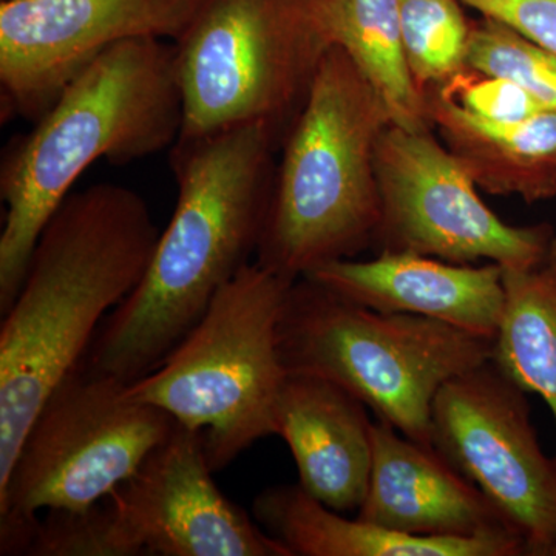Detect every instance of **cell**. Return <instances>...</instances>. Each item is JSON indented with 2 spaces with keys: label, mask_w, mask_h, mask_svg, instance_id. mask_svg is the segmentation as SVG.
<instances>
[{
  "label": "cell",
  "mask_w": 556,
  "mask_h": 556,
  "mask_svg": "<svg viewBox=\"0 0 556 556\" xmlns=\"http://www.w3.org/2000/svg\"><path fill=\"white\" fill-rule=\"evenodd\" d=\"M160 233L144 199L113 182L70 193L51 215L0 325V482L54 388L86 361L105 314L146 276Z\"/></svg>",
  "instance_id": "obj_1"
},
{
  "label": "cell",
  "mask_w": 556,
  "mask_h": 556,
  "mask_svg": "<svg viewBox=\"0 0 556 556\" xmlns=\"http://www.w3.org/2000/svg\"><path fill=\"white\" fill-rule=\"evenodd\" d=\"M273 127L249 124L175 141L174 215L146 276L102 324L84 368L124 383L144 378L257 255L273 190Z\"/></svg>",
  "instance_id": "obj_2"
},
{
  "label": "cell",
  "mask_w": 556,
  "mask_h": 556,
  "mask_svg": "<svg viewBox=\"0 0 556 556\" xmlns=\"http://www.w3.org/2000/svg\"><path fill=\"white\" fill-rule=\"evenodd\" d=\"M182 101L174 43L123 40L62 90L0 170V314L10 308L42 229L97 161L129 163L177 141Z\"/></svg>",
  "instance_id": "obj_3"
},
{
  "label": "cell",
  "mask_w": 556,
  "mask_h": 556,
  "mask_svg": "<svg viewBox=\"0 0 556 556\" xmlns=\"http://www.w3.org/2000/svg\"><path fill=\"white\" fill-rule=\"evenodd\" d=\"M391 124L387 105L353 60L329 47L273 181L258 265L295 281L375 241L376 146Z\"/></svg>",
  "instance_id": "obj_4"
},
{
  "label": "cell",
  "mask_w": 556,
  "mask_h": 556,
  "mask_svg": "<svg viewBox=\"0 0 556 556\" xmlns=\"http://www.w3.org/2000/svg\"><path fill=\"white\" fill-rule=\"evenodd\" d=\"M278 346L287 372L338 383L428 447L439 390L495 351L493 340L433 318L365 308L308 277L289 288Z\"/></svg>",
  "instance_id": "obj_5"
},
{
  "label": "cell",
  "mask_w": 556,
  "mask_h": 556,
  "mask_svg": "<svg viewBox=\"0 0 556 556\" xmlns=\"http://www.w3.org/2000/svg\"><path fill=\"white\" fill-rule=\"evenodd\" d=\"M292 283L257 262L249 263L219 289L159 367L127 383V396L201 433L214 471L274 434L288 375L278 324Z\"/></svg>",
  "instance_id": "obj_6"
},
{
  "label": "cell",
  "mask_w": 556,
  "mask_h": 556,
  "mask_svg": "<svg viewBox=\"0 0 556 556\" xmlns=\"http://www.w3.org/2000/svg\"><path fill=\"white\" fill-rule=\"evenodd\" d=\"M182 101L177 141L276 126L329 47L302 0H203L174 43Z\"/></svg>",
  "instance_id": "obj_7"
},
{
  "label": "cell",
  "mask_w": 556,
  "mask_h": 556,
  "mask_svg": "<svg viewBox=\"0 0 556 556\" xmlns=\"http://www.w3.org/2000/svg\"><path fill=\"white\" fill-rule=\"evenodd\" d=\"M126 387L80 365L54 388L0 482V532L42 510L101 503L169 437L174 417L134 401Z\"/></svg>",
  "instance_id": "obj_8"
},
{
  "label": "cell",
  "mask_w": 556,
  "mask_h": 556,
  "mask_svg": "<svg viewBox=\"0 0 556 556\" xmlns=\"http://www.w3.org/2000/svg\"><path fill=\"white\" fill-rule=\"evenodd\" d=\"M382 252H415L457 265L479 260L503 269L543 262L551 225L511 226L479 199L477 182L450 150L426 131L388 126L376 146Z\"/></svg>",
  "instance_id": "obj_9"
},
{
  "label": "cell",
  "mask_w": 556,
  "mask_h": 556,
  "mask_svg": "<svg viewBox=\"0 0 556 556\" xmlns=\"http://www.w3.org/2000/svg\"><path fill=\"white\" fill-rule=\"evenodd\" d=\"M526 394L493 358L456 376L434 399L431 444L500 508L527 556H556V456Z\"/></svg>",
  "instance_id": "obj_10"
},
{
  "label": "cell",
  "mask_w": 556,
  "mask_h": 556,
  "mask_svg": "<svg viewBox=\"0 0 556 556\" xmlns=\"http://www.w3.org/2000/svg\"><path fill=\"white\" fill-rule=\"evenodd\" d=\"M203 0H2L0 86L10 112L38 121L110 47L177 40Z\"/></svg>",
  "instance_id": "obj_11"
},
{
  "label": "cell",
  "mask_w": 556,
  "mask_h": 556,
  "mask_svg": "<svg viewBox=\"0 0 556 556\" xmlns=\"http://www.w3.org/2000/svg\"><path fill=\"white\" fill-rule=\"evenodd\" d=\"M199 431L175 424L108 496L137 556H291L219 492Z\"/></svg>",
  "instance_id": "obj_12"
},
{
  "label": "cell",
  "mask_w": 556,
  "mask_h": 556,
  "mask_svg": "<svg viewBox=\"0 0 556 556\" xmlns=\"http://www.w3.org/2000/svg\"><path fill=\"white\" fill-rule=\"evenodd\" d=\"M356 517L407 535L521 540L500 508L437 448L379 419L372 424L367 495Z\"/></svg>",
  "instance_id": "obj_13"
},
{
  "label": "cell",
  "mask_w": 556,
  "mask_h": 556,
  "mask_svg": "<svg viewBox=\"0 0 556 556\" xmlns=\"http://www.w3.org/2000/svg\"><path fill=\"white\" fill-rule=\"evenodd\" d=\"M305 277L365 308L433 318L493 342L506 298L496 263L457 265L415 252L336 260Z\"/></svg>",
  "instance_id": "obj_14"
},
{
  "label": "cell",
  "mask_w": 556,
  "mask_h": 556,
  "mask_svg": "<svg viewBox=\"0 0 556 556\" xmlns=\"http://www.w3.org/2000/svg\"><path fill=\"white\" fill-rule=\"evenodd\" d=\"M274 434L287 442L299 484L332 510H358L372 466L367 407L331 380L288 372L278 396Z\"/></svg>",
  "instance_id": "obj_15"
},
{
  "label": "cell",
  "mask_w": 556,
  "mask_h": 556,
  "mask_svg": "<svg viewBox=\"0 0 556 556\" xmlns=\"http://www.w3.org/2000/svg\"><path fill=\"white\" fill-rule=\"evenodd\" d=\"M255 521L291 556H522L514 536L438 538L393 532L346 518L302 485H274L252 503Z\"/></svg>",
  "instance_id": "obj_16"
},
{
  "label": "cell",
  "mask_w": 556,
  "mask_h": 556,
  "mask_svg": "<svg viewBox=\"0 0 556 556\" xmlns=\"http://www.w3.org/2000/svg\"><path fill=\"white\" fill-rule=\"evenodd\" d=\"M426 98L428 118L477 186L527 203L556 195V112L497 123L473 115L438 90Z\"/></svg>",
  "instance_id": "obj_17"
},
{
  "label": "cell",
  "mask_w": 556,
  "mask_h": 556,
  "mask_svg": "<svg viewBox=\"0 0 556 556\" xmlns=\"http://www.w3.org/2000/svg\"><path fill=\"white\" fill-rule=\"evenodd\" d=\"M327 47H340L387 105L394 126L426 131L427 98L405 56L401 0H302Z\"/></svg>",
  "instance_id": "obj_18"
},
{
  "label": "cell",
  "mask_w": 556,
  "mask_h": 556,
  "mask_svg": "<svg viewBox=\"0 0 556 556\" xmlns=\"http://www.w3.org/2000/svg\"><path fill=\"white\" fill-rule=\"evenodd\" d=\"M503 317L493 361L551 408L556 427V239L543 262L503 269Z\"/></svg>",
  "instance_id": "obj_19"
},
{
  "label": "cell",
  "mask_w": 556,
  "mask_h": 556,
  "mask_svg": "<svg viewBox=\"0 0 556 556\" xmlns=\"http://www.w3.org/2000/svg\"><path fill=\"white\" fill-rule=\"evenodd\" d=\"M401 28L408 67L424 93L467 67L471 27L459 0H401Z\"/></svg>",
  "instance_id": "obj_20"
},
{
  "label": "cell",
  "mask_w": 556,
  "mask_h": 556,
  "mask_svg": "<svg viewBox=\"0 0 556 556\" xmlns=\"http://www.w3.org/2000/svg\"><path fill=\"white\" fill-rule=\"evenodd\" d=\"M467 67L514 80L556 112V54L507 25L485 17L471 27Z\"/></svg>",
  "instance_id": "obj_21"
},
{
  "label": "cell",
  "mask_w": 556,
  "mask_h": 556,
  "mask_svg": "<svg viewBox=\"0 0 556 556\" xmlns=\"http://www.w3.org/2000/svg\"><path fill=\"white\" fill-rule=\"evenodd\" d=\"M434 87L442 97L473 115L497 123H519L547 110L514 80L485 75L470 67Z\"/></svg>",
  "instance_id": "obj_22"
},
{
  "label": "cell",
  "mask_w": 556,
  "mask_h": 556,
  "mask_svg": "<svg viewBox=\"0 0 556 556\" xmlns=\"http://www.w3.org/2000/svg\"><path fill=\"white\" fill-rule=\"evenodd\" d=\"M556 54V0H459Z\"/></svg>",
  "instance_id": "obj_23"
}]
</instances>
